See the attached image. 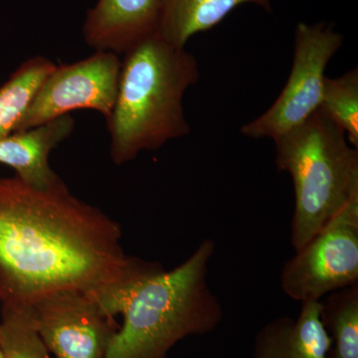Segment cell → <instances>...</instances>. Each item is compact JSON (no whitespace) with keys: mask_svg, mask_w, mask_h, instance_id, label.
<instances>
[{"mask_svg":"<svg viewBox=\"0 0 358 358\" xmlns=\"http://www.w3.org/2000/svg\"><path fill=\"white\" fill-rule=\"evenodd\" d=\"M343 42V34L331 23H299L293 67L286 86L264 114L242 127L241 133L252 138L274 141L307 121L320 109L324 71Z\"/></svg>","mask_w":358,"mask_h":358,"instance_id":"6","label":"cell"},{"mask_svg":"<svg viewBox=\"0 0 358 358\" xmlns=\"http://www.w3.org/2000/svg\"><path fill=\"white\" fill-rule=\"evenodd\" d=\"M122 60L113 52L56 65L40 87L15 133L27 131L77 110H93L106 121L114 109Z\"/></svg>","mask_w":358,"mask_h":358,"instance_id":"7","label":"cell"},{"mask_svg":"<svg viewBox=\"0 0 358 358\" xmlns=\"http://www.w3.org/2000/svg\"><path fill=\"white\" fill-rule=\"evenodd\" d=\"M320 320L331 341L329 358H358V282L327 294Z\"/></svg>","mask_w":358,"mask_h":358,"instance_id":"14","label":"cell"},{"mask_svg":"<svg viewBox=\"0 0 358 358\" xmlns=\"http://www.w3.org/2000/svg\"><path fill=\"white\" fill-rule=\"evenodd\" d=\"M246 3L272 11L271 0H164L157 32L174 46L185 48L193 35L212 29Z\"/></svg>","mask_w":358,"mask_h":358,"instance_id":"12","label":"cell"},{"mask_svg":"<svg viewBox=\"0 0 358 358\" xmlns=\"http://www.w3.org/2000/svg\"><path fill=\"white\" fill-rule=\"evenodd\" d=\"M274 143L277 169L293 179L289 242L296 251L357 192L358 148L320 110Z\"/></svg>","mask_w":358,"mask_h":358,"instance_id":"4","label":"cell"},{"mask_svg":"<svg viewBox=\"0 0 358 358\" xmlns=\"http://www.w3.org/2000/svg\"><path fill=\"white\" fill-rule=\"evenodd\" d=\"M199 79L194 56L157 32L124 53L114 109L107 120L110 157L117 166L190 133L182 100Z\"/></svg>","mask_w":358,"mask_h":358,"instance_id":"3","label":"cell"},{"mask_svg":"<svg viewBox=\"0 0 358 358\" xmlns=\"http://www.w3.org/2000/svg\"><path fill=\"white\" fill-rule=\"evenodd\" d=\"M121 239L119 224L64 181L37 188L0 178V303L64 291L95 296L150 267L127 255Z\"/></svg>","mask_w":358,"mask_h":358,"instance_id":"1","label":"cell"},{"mask_svg":"<svg viewBox=\"0 0 358 358\" xmlns=\"http://www.w3.org/2000/svg\"><path fill=\"white\" fill-rule=\"evenodd\" d=\"M75 129L71 115L0 138V164L11 167L26 185L49 188L62 182L49 164V155Z\"/></svg>","mask_w":358,"mask_h":358,"instance_id":"10","label":"cell"},{"mask_svg":"<svg viewBox=\"0 0 358 358\" xmlns=\"http://www.w3.org/2000/svg\"><path fill=\"white\" fill-rule=\"evenodd\" d=\"M331 348L320 320V301H306L296 320L277 317L260 329L254 358H329Z\"/></svg>","mask_w":358,"mask_h":358,"instance_id":"11","label":"cell"},{"mask_svg":"<svg viewBox=\"0 0 358 358\" xmlns=\"http://www.w3.org/2000/svg\"><path fill=\"white\" fill-rule=\"evenodd\" d=\"M164 0H98L83 25L86 43L96 51L124 54L157 31Z\"/></svg>","mask_w":358,"mask_h":358,"instance_id":"9","label":"cell"},{"mask_svg":"<svg viewBox=\"0 0 358 358\" xmlns=\"http://www.w3.org/2000/svg\"><path fill=\"white\" fill-rule=\"evenodd\" d=\"M215 249L205 239L173 270L155 263L94 296L108 315L124 320L106 358H166L181 339L217 327L222 307L207 281Z\"/></svg>","mask_w":358,"mask_h":358,"instance_id":"2","label":"cell"},{"mask_svg":"<svg viewBox=\"0 0 358 358\" xmlns=\"http://www.w3.org/2000/svg\"><path fill=\"white\" fill-rule=\"evenodd\" d=\"M282 266V291L303 303L358 282V190Z\"/></svg>","mask_w":358,"mask_h":358,"instance_id":"5","label":"cell"},{"mask_svg":"<svg viewBox=\"0 0 358 358\" xmlns=\"http://www.w3.org/2000/svg\"><path fill=\"white\" fill-rule=\"evenodd\" d=\"M55 64L43 56L26 60L0 86V138L15 133L37 92Z\"/></svg>","mask_w":358,"mask_h":358,"instance_id":"13","label":"cell"},{"mask_svg":"<svg viewBox=\"0 0 358 358\" xmlns=\"http://www.w3.org/2000/svg\"><path fill=\"white\" fill-rule=\"evenodd\" d=\"M343 129L348 141L358 148V70L324 80L320 109Z\"/></svg>","mask_w":358,"mask_h":358,"instance_id":"15","label":"cell"},{"mask_svg":"<svg viewBox=\"0 0 358 358\" xmlns=\"http://www.w3.org/2000/svg\"><path fill=\"white\" fill-rule=\"evenodd\" d=\"M0 358H6V353H4L3 348H2L1 343H0Z\"/></svg>","mask_w":358,"mask_h":358,"instance_id":"17","label":"cell"},{"mask_svg":"<svg viewBox=\"0 0 358 358\" xmlns=\"http://www.w3.org/2000/svg\"><path fill=\"white\" fill-rule=\"evenodd\" d=\"M0 343L6 358H52L23 306L2 305Z\"/></svg>","mask_w":358,"mask_h":358,"instance_id":"16","label":"cell"},{"mask_svg":"<svg viewBox=\"0 0 358 358\" xmlns=\"http://www.w3.org/2000/svg\"><path fill=\"white\" fill-rule=\"evenodd\" d=\"M23 307L55 358H106L120 327L86 292H57Z\"/></svg>","mask_w":358,"mask_h":358,"instance_id":"8","label":"cell"}]
</instances>
